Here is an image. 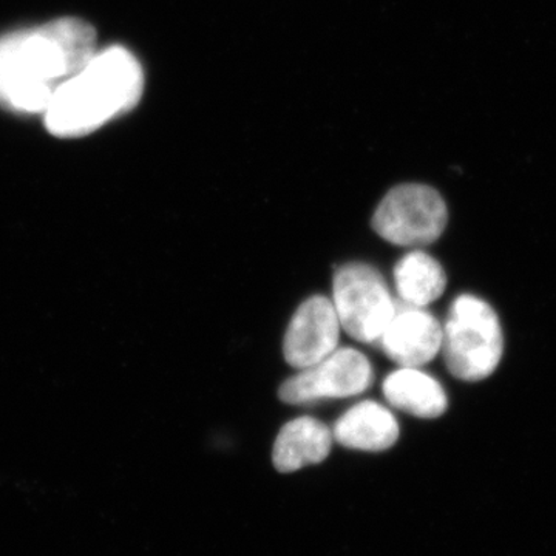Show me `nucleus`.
I'll list each match as a JSON object with an SVG mask.
<instances>
[{
  "label": "nucleus",
  "instance_id": "f257e3e1",
  "mask_svg": "<svg viewBox=\"0 0 556 556\" xmlns=\"http://www.w3.org/2000/svg\"><path fill=\"white\" fill-rule=\"evenodd\" d=\"M97 31L64 17L0 38V105L46 113L58 90L97 53Z\"/></svg>",
  "mask_w": 556,
  "mask_h": 556
},
{
  "label": "nucleus",
  "instance_id": "f03ea898",
  "mask_svg": "<svg viewBox=\"0 0 556 556\" xmlns=\"http://www.w3.org/2000/svg\"><path fill=\"white\" fill-rule=\"evenodd\" d=\"M144 73L137 58L123 47L97 51L54 94L46 110V126L60 138H78L138 104Z\"/></svg>",
  "mask_w": 556,
  "mask_h": 556
},
{
  "label": "nucleus",
  "instance_id": "7ed1b4c3",
  "mask_svg": "<svg viewBox=\"0 0 556 556\" xmlns=\"http://www.w3.org/2000/svg\"><path fill=\"white\" fill-rule=\"evenodd\" d=\"M441 351L456 379L479 382L492 376L504 351L503 328L495 309L475 295L457 298L442 327Z\"/></svg>",
  "mask_w": 556,
  "mask_h": 556
},
{
  "label": "nucleus",
  "instance_id": "20e7f679",
  "mask_svg": "<svg viewBox=\"0 0 556 556\" xmlns=\"http://www.w3.org/2000/svg\"><path fill=\"white\" fill-rule=\"evenodd\" d=\"M331 302L340 327L362 343L379 342L397 306L386 278L365 263H348L338 269Z\"/></svg>",
  "mask_w": 556,
  "mask_h": 556
},
{
  "label": "nucleus",
  "instance_id": "39448f33",
  "mask_svg": "<svg viewBox=\"0 0 556 556\" xmlns=\"http://www.w3.org/2000/svg\"><path fill=\"white\" fill-rule=\"evenodd\" d=\"M447 222V204L438 190L426 185H402L380 201L372 229L396 247L424 248L442 236Z\"/></svg>",
  "mask_w": 556,
  "mask_h": 556
},
{
  "label": "nucleus",
  "instance_id": "423d86ee",
  "mask_svg": "<svg viewBox=\"0 0 556 556\" xmlns=\"http://www.w3.org/2000/svg\"><path fill=\"white\" fill-rule=\"evenodd\" d=\"M372 379L371 364L361 351L340 348L313 367L300 369L280 387L278 396L289 405L358 396L371 387Z\"/></svg>",
  "mask_w": 556,
  "mask_h": 556
},
{
  "label": "nucleus",
  "instance_id": "0eeeda50",
  "mask_svg": "<svg viewBox=\"0 0 556 556\" xmlns=\"http://www.w3.org/2000/svg\"><path fill=\"white\" fill-rule=\"evenodd\" d=\"M340 328L331 300L314 295L303 302L285 334L283 354L288 364L305 369L324 361L338 350Z\"/></svg>",
  "mask_w": 556,
  "mask_h": 556
},
{
  "label": "nucleus",
  "instance_id": "6e6552de",
  "mask_svg": "<svg viewBox=\"0 0 556 556\" xmlns=\"http://www.w3.org/2000/svg\"><path fill=\"white\" fill-rule=\"evenodd\" d=\"M378 343L399 367L420 368L441 351L442 327L428 311L399 300L396 313Z\"/></svg>",
  "mask_w": 556,
  "mask_h": 556
},
{
  "label": "nucleus",
  "instance_id": "1a4fd4ad",
  "mask_svg": "<svg viewBox=\"0 0 556 556\" xmlns=\"http://www.w3.org/2000/svg\"><path fill=\"white\" fill-rule=\"evenodd\" d=\"M332 430L316 417L303 416L281 428L274 444V466L280 473H292L316 466L331 453Z\"/></svg>",
  "mask_w": 556,
  "mask_h": 556
},
{
  "label": "nucleus",
  "instance_id": "9d476101",
  "mask_svg": "<svg viewBox=\"0 0 556 556\" xmlns=\"http://www.w3.org/2000/svg\"><path fill=\"white\" fill-rule=\"evenodd\" d=\"M332 437L343 447L361 452H383L399 439V424L390 409L365 401L348 409L332 428Z\"/></svg>",
  "mask_w": 556,
  "mask_h": 556
},
{
  "label": "nucleus",
  "instance_id": "9b49d317",
  "mask_svg": "<svg viewBox=\"0 0 556 556\" xmlns=\"http://www.w3.org/2000/svg\"><path fill=\"white\" fill-rule=\"evenodd\" d=\"M382 391L391 407L420 419H437L447 412L444 388L419 368H401L391 372L383 382Z\"/></svg>",
  "mask_w": 556,
  "mask_h": 556
},
{
  "label": "nucleus",
  "instance_id": "f8f14e48",
  "mask_svg": "<svg viewBox=\"0 0 556 556\" xmlns=\"http://www.w3.org/2000/svg\"><path fill=\"white\" fill-rule=\"evenodd\" d=\"M394 281L399 300L417 308H426L437 302L447 287L444 268L422 251L408 252L399 260Z\"/></svg>",
  "mask_w": 556,
  "mask_h": 556
}]
</instances>
